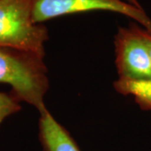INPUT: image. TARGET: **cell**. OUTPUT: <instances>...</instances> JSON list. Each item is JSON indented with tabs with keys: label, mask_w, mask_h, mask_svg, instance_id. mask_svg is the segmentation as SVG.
<instances>
[{
	"label": "cell",
	"mask_w": 151,
	"mask_h": 151,
	"mask_svg": "<svg viewBox=\"0 0 151 151\" xmlns=\"http://www.w3.org/2000/svg\"><path fill=\"white\" fill-rule=\"evenodd\" d=\"M0 83L9 84L19 101L34 106L40 113L47 109L44 97L49 88V80L42 56L0 48Z\"/></svg>",
	"instance_id": "cell-1"
},
{
	"label": "cell",
	"mask_w": 151,
	"mask_h": 151,
	"mask_svg": "<svg viewBox=\"0 0 151 151\" xmlns=\"http://www.w3.org/2000/svg\"><path fill=\"white\" fill-rule=\"evenodd\" d=\"M48 30L33 20V0H0V48L45 57Z\"/></svg>",
	"instance_id": "cell-2"
},
{
	"label": "cell",
	"mask_w": 151,
	"mask_h": 151,
	"mask_svg": "<svg viewBox=\"0 0 151 151\" xmlns=\"http://www.w3.org/2000/svg\"><path fill=\"white\" fill-rule=\"evenodd\" d=\"M91 10L115 12L139 22L151 33V19L142 8L124 0H33V20L40 24L53 18Z\"/></svg>",
	"instance_id": "cell-3"
},
{
	"label": "cell",
	"mask_w": 151,
	"mask_h": 151,
	"mask_svg": "<svg viewBox=\"0 0 151 151\" xmlns=\"http://www.w3.org/2000/svg\"><path fill=\"white\" fill-rule=\"evenodd\" d=\"M140 29L138 25L131 24L129 28H119L115 35V63L119 78H151L150 59Z\"/></svg>",
	"instance_id": "cell-4"
},
{
	"label": "cell",
	"mask_w": 151,
	"mask_h": 151,
	"mask_svg": "<svg viewBox=\"0 0 151 151\" xmlns=\"http://www.w3.org/2000/svg\"><path fill=\"white\" fill-rule=\"evenodd\" d=\"M40 114L39 137L44 151H80L68 131L47 109Z\"/></svg>",
	"instance_id": "cell-5"
},
{
	"label": "cell",
	"mask_w": 151,
	"mask_h": 151,
	"mask_svg": "<svg viewBox=\"0 0 151 151\" xmlns=\"http://www.w3.org/2000/svg\"><path fill=\"white\" fill-rule=\"evenodd\" d=\"M114 89L125 96H133L139 107L151 110V78L125 79L119 78L113 82Z\"/></svg>",
	"instance_id": "cell-6"
},
{
	"label": "cell",
	"mask_w": 151,
	"mask_h": 151,
	"mask_svg": "<svg viewBox=\"0 0 151 151\" xmlns=\"http://www.w3.org/2000/svg\"><path fill=\"white\" fill-rule=\"evenodd\" d=\"M19 101L14 95L0 92V124L7 117L21 109Z\"/></svg>",
	"instance_id": "cell-7"
},
{
	"label": "cell",
	"mask_w": 151,
	"mask_h": 151,
	"mask_svg": "<svg viewBox=\"0 0 151 151\" xmlns=\"http://www.w3.org/2000/svg\"><path fill=\"white\" fill-rule=\"evenodd\" d=\"M140 32L141 35H142V37L145 42L147 49H148V52H149V55H150V59L151 62V33L147 31L145 29H141Z\"/></svg>",
	"instance_id": "cell-8"
},
{
	"label": "cell",
	"mask_w": 151,
	"mask_h": 151,
	"mask_svg": "<svg viewBox=\"0 0 151 151\" xmlns=\"http://www.w3.org/2000/svg\"><path fill=\"white\" fill-rule=\"evenodd\" d=\"M125 2H127V3H129L130 4H132V5L135 6V7H138V8H142L141 5L139 4V3L138 2V0H124Z\"/></svg>",
	"instance_id": "cell-9"
}]
</instances>
